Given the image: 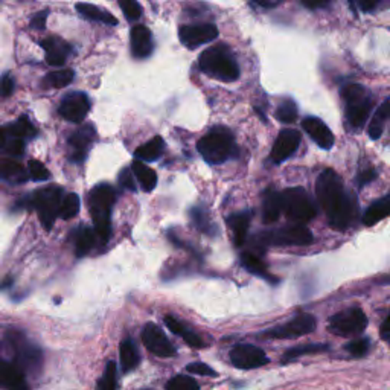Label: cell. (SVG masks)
<instances>
[{
	"label": "cell",
	"instance_id": "6da1fadb",
	"mask_svg": "<svg viewBox=\"0 0 390 390\" xmlns=\"http://www.w3.org/2000/svg\"><path fill=\"white\" fill-rule=\"evenodd\" d=\"M316 194L323 211L327 212L331 227L348 229L356 220V198L345 191L340 176L332 170H325L317 178Z\"/></svg>",
	"mask_w": 390,
	"mask_h": 390
},
{
	"label": "cell",
	"instance_id": "7a4b0ae2",
	"mask_svg": "<svg viewBox=\"0 0 390 390\" xmlns=\"http://www.w3.org/2000/svg\"><path fill=\"white\" fill-rule=\"evenodd\" d=\"M116 201V191L113 186L101 183L92 189L89 195V209L92 214L93 226H95L96 235L104 243L112 236V207Z\"/></svg>",
	"mask_w": 390,
	"mask_h": 390
},
{
	"label": "cell",
	"instance_id": "3957f363",
	"mask_svg": "<svg viewBox=\"0 0 390 390\" xmlns=\"http://www.w3.org/2000/svg\"><path fill=\"white\" fill-rule=\"evenodd\" d=\"M198 66L201 72L221 81H235L240 78V68L226 45H216L206 49L200 55Z\"/></svg>",
	"mask_w": 390,
	"mask_h": 390
},
{
	"label": "cell",
	"instance_id": "277c9868",
	"mask_svg": "<svg viewBox=\"0 0 390 390\" xmlns=\"http://www.w3.org/2000/svg\"><path fill=\"white\" fill-rule=\"evenodd\" d=\"M5 342L10 345L12 351V361L25 373L37 375L41 371L43 352L23 332L17 329H8L5 332Z\"/></svg>",
	"mask_w": 390,
	"mask_h": 390
},
{
	"label": "cell",
	"instance_id": "5b68a950",
	"mask_svg": "<svg viewBox=\"0 0 390 390\" xmlns=\"http://www.w3.org/2000/svg\"><path fill=\"white\" fill-rule=\"evenodd\" d=\"M197 150L209 165L225 163L236 153L232 133L226 128L218 127L201 137L197 143Z\"/></svg>",
	"mask_w": 390,
	"mask_h": 390
},
{
	"label": "cell",
	"instance_id": "8992f818",
	"mask_svg": "<svg viewBox=\"0 0 390 390\" xmlns=\"http://www.w3.org/2000/svg\"><path fill=\"white\" fill-rule=\"evenodd\" d=\"M63 200V187L52 185L48 187H41L37 192H34L31 197L26 200V203L39 212L43 227L50 230L54 226L57 216L60 215Z\"/></svg>",
	"mask_w": 390,
	"mask_h": 390
},
{
	"label": "cell",
	"instance_id": "52a82bcc",
	"mask_svg": "<svg viewBox=\"0 0 390 390\" xmlns=\"http://www.w3.org/2000/svg\"><path fill=\"white\" fill-rule=\"evenodd\" d=\"M342 96L346 103V118H348L351 127L361 128L371 114L373 96L360 84L346 85Z\"/></svg>",
	"mask_w": 390,
	"mask_h": 390
},
{
	"label": "cell",
	"instance_id": "ba28073f",
	"mask_svg": "<svg viewBox=\"0 0 390 390\" xmlns=\"http://www.w3.org/2000/svg\"><path fill=\"white\" fill-rule=\"evenodd\" d=\"M280 195H283V211L294 225H305L316 216V206L303 187H288Z\"/></svg>",
	"mask_w": 390,
	"mask_h": 390
},
{
	"label": "cell",
	"instance_id": "9c48e42d",
	"mask_svg": "<svg viewBox=\"0 0 390 390\" xmlns=\"http://www.w3.org/2000/svg\"><path fill=\"white\" fill-rule=\"evenodd\" d=\"M256 245H309L314 241V236L307 226L303 225H293L285 226L276 230H265V232L258 234L255 236Z\"/></svg>",
	"mask_w": 390,
	"mask_h": 390
},
{
	"label": "cell",
	"instance_id": "30bf717a",
	"mask_svg": "<svg viewBox=\"0 0 390 390\" xmlns=\"http://www.w3.org/2000/svg\"><path fill=\"white\" fill-rule=\"evenodd\" d=\"M367 328V317L360 307H349L329 317L328 331L338 337L361 336Z\"/></svg>",
	"mask_w": 390,
	"mask_h": 390
},
{
	"label": "cell",
	"instance_id": "8fae6325",
	"mask_svg": "<svg viewBox=\"0 0 390 390\" xmlns=\"http://www.w3.org/2000/svg\"><path fill=\"white\" fill-rule=\"evenodd\" d=\"M317 327V320L313 314L309 313H300L294 316L293 319L288 322L274 327L271 329H267L263 332L264 337L269 338H280V340H293V338H299L311 332Z\"/></svg>",
	"mask_w": 390,
	"mask_h": 390
},
{
	"label": "cell",
	"instance_id": "7c38bea8",
	"mask_svg": "<svg viewBox=\"0 0 390 390\" xmlns=\"http://www.w3.org/2000/svg\"><path fill=\"white\" fill-rule=\"evenodd\" d=\"M142 342L145 345V348L157 357L170 358L177 356V349L174 348V345L170 342V338L166 337L163 329L153 322H150L143 327Z\"/></svg>",
	"mask_w": 390,
	"mask_h": 390
},
{
	"label": "cell",
	"instance_id": "4fadbf2b",
	"mask_svg": "<svg viewBox=\"0 0 390 390\" xmlns=\"http://www.w3.org/2000/svg\"><path fill=\"white\" fill-rule=\"evenodd\" d=\"M269 357L267 353L258 348L255 345H236L230 349V363H232L236 369H258L269 363Z\"/></svg>",
	"mask_w": 390,
	"mask_h": 390
},
{
	"label": "cell",
	"instance_id": "5bb4252c",
	"mask_svg": "<svg viewBox=\"0 0 390 390\" xmlns=\"http://www.w3.org/2000/svg\"><path fill=\"white\" fill-rule=\"evenodd\" d=\"M178 37L186 48L195 49L201 45H206V43H211L218 37V28L214 23L185 25L180 28Z\"/></svg>",
	"mask_w": 390,
	"mask_h": 390
},
{
	"label": "cell",
	"instance_id": "9a60e30c",
	"mask_svg": "<svg viewBox=\"0 0 390 390\" xmlns=\"http://www.w3.org/2000/svg\"><path fill=\"white\" fill-rule=\"evenodd\" d=\"M89 110L90 101L88 95L83 92H74L63 98L59 112L64 119L78 124V122H83L85 119V116L89 114Z\"/></svg>",
	"mask_w": 390,
	"mask_h": 390
},
{
	"label": "cell",
	"instance_id": "2e32d148",
	"mask_svg": "<svg viewBox=\"0 0 390 390\" xmlns=\"http://www.w3.org/2000/svg\"><path fill=\"white\" fill-rule=\"evenodd\" d=\"M300 143V133L298 130L287 128L279 133L276 142H274L271 150V161L274 163H283L287 158H290L296 150L299 148Z\"/></svg>",
	"mask_w": 390,
	"mask_h": 390
},
{
	"label": "cell",
	"instance_id": "e0dca14e",
	"mask_svg": "<svg viewBox=\"0 0 390 390\" xmlns=\"http://www.w3.org/2000/svg\"><path fill=\"white\" fill-rule=\"evenodd\" d=\"M96 133L92 125L88 127H79L76 132L69 137V145L72 148L70 151V161L81 163L84 158L88 157V151L92 147L93 141H95Z\"/></svg>",
	"mask_w": 390,
	"mask_h": 390
},
{
	"label": "cell",
	"instance_id": "ac0fdd59",
	"mask_svg": "<svg viewBox=\"0 0 390 390\" xmlns=\"http://www.w3.org/2000/svg\"><path fill=\"white\" fill-rule=\"evenodd\" d=\"M302 128L311 139L323 150H329L334 145V134L323 121L314 116H308L302 121Z\"/></svg>",
	"mask_w": 390,
	"mask_h": 390
},
{
	"label": "cell",
	"instance_id": "d6986e66",
	"mask_svg": "<svg viewBox=\"0 0 390 390\" xmlns=\"http://www.w3.org/2000/svg\"><path fill=\"white\" fill-rule=\"evenodd\" d=\"M0 382L6 390H30L26 382V373L14 361H2Z\"/></svg>",
	"mask_w": 390,
	"mask_h": 390
},
{
	"label": "cell",
	"instance_id": "ffe728a7",
	"mask_svg": "<svg viewBox=\"0 0 390 390\" xmlns=\"http://www.w3.org/2000/svg\"><path fill=\"white\" fill-rule=\"evenodd\" d=\"M41 48L46 52V63L54 68H61L72 52L70 45L59 37L45 39L41 41Z\"/></svg>",
	"mask_w": 390,
	"mask_h": 390
},
{
	"label": "cell",
	"instance_id": "44dd1931",
	"mask_svg": "<svg viewBox=\"0 0 390 390\" xmlns=\"http://www.w3.org/2000/svg\"><path fill=\"white\" fill-rule=\"evenodd\" d=\"M130 40H132V54L136 59H147L153 54V35L147 26L136 25L130 34Z\"/></svg>",
	"mask_w": 390,
	"mask_h": 390
},
{
	"label": "cell",
	"instance_id": "7402d4cb",
	"mask_svg": "<svg viewBox=\"0 0 390 390\" xmlns=\"http://www.w3.org/2000/svg\"><path fill=\"white\" fill-rule=\"evenodd\" d=\"M166 328H168L172 334H176L177 337L183 338V340L191 346V348L195 349H201V348H206V343L203 342V338H201L197 332H194L189 327H186L183 322H180L178 319H176L174 316L171 314H166L165 319H163Z\"/></svg>",
	"mask_w": 390,
	"mask_h": 390
},
{
	"label": "cell",
	"instance_id": "603a6c76",
	"mask_svg": "<svg viewBox=\"0 0 390 390\" xmlns=\"http://www.w3.org/2000/svg\"><path fill=\"white\" fill-rule=\"evenodd\" d=\"M250 220H252V214L249 211L232 214L227 218V225L234 234V243L236 247H241L245 240H247Z\"/></svg>",
	"mask_w": 390,
	"mask_h": 390
},
{
	"label": "cell",
	"instance_id": "cb8c5ba5",
	"mask_svg": "<svg viewBox=\"0 0 390 390\" xmlns=\"http://www.w3.org/2000/svg\"><path fill=\"white\" fill-rule=\"evenodd\" d=\"M283 211V195L276 191H267L264 195V203H263V220L265 225H271L276 223Z\"/></svg>",
	"mask_w": 390,
	"mask_h": 390
},
{
	"label": "cell",
	"instance_id": "d4e9b609",
	"mask_svg": "<svg viewBox=\"0 0 390 390\" xmlns=\"http://www.w3.org/2000/svg\"><path fill=\"white\" fill-rule=\"evenodd\" d=\"M241 264L245 270L249 273L255 274L258 278H263L265 279L267 283L270 284H278V278H274L270 274L269 269H267V265L264 264V261L261 258L255 254H249V252H245V254L241 255Z\"/></svg>",
	"mask_w": 390,
	"mask_h": 390
},
{
	"label": "cell",
	"instance_id": "484cf974",
	"mask_svg": "<svg viewBox=\"0 0 390 390\" xmlns=\"http://www.w3.org/2000/svg\"><path fill=\"white\" fill-rule=\"evenodd\" d=\"M119 358H121V365H122V372L124 373L132 372L136 369L137 366H139L141 356L132 338H125L124 342H121Z\"/></svg>",
	"mask_w": 390,
	"mask_h": 390
},
{
	"label": "cell",
	"instance_id": "4316f807",
	"mask_svg": "<svg viewBox=\"0 0 390 390\" xmlns=\"http://www.w3.org/2000/svg\"><path fill=\"white\" fill-rule=\"evenodd\" d=\"M165 151V141L161 136H156L150 142L143 143L139 148H136L134 156L143 162H154L158 157H162Z\"/></svg>",
	"mask_w": 390,
	"mask_h": 390
},
{
	"label": "cell",
	"instance_id": "83f0119b",
	"mask_svg": "<svg viewBox=\"0 0 390 390\" xmlns=\"http://www.w3.org/2000/svg\"><path fill=\"white\" fill-rule=\"evenodd\" d=\"M387 216H390V195L389 197L377 200L373 205L367 207V211L363 216V223L366 226H373L377 225L378 221L387 218Z\"/></svg>",
	"mask_w": 390,
	"mask_h": 390
},
{
	"label": "cell",
	"instance_id": "f1b7e54d",
	"mask_svg": "<svg viewBox=\"0 0 390 390\" xmlns=\"http://www.w3.org/2000/svg\"><path fill=\"white\" fill-rule=\"evenodd\" d=\"M76 11L81 14L83 17L89 19V20H95V21H101V23L105 25H118V19L112 16L110 12H107L105 10L99 8V6L90 5V3H76Z\"/></svg>",
	"mask_w": 390,
	"mask_h": 390
},
{
	"label": "cell",
	"instance_id": "f546056e",
	"mask_svg": "<svg viewBox=\"0 0 390 390\" xmlns=\"http://www.w3.org/2000/svg\"><path fill=\"white\" fill-rule=\"evenodd\" d=\"M133 174L139 180L142 189L145 192H151L157 185V174L153 168H150L148 165L143 163L142 161H134L132 163Z\"/></svg>",
	"mask_w": 390,
	"mask_h": 390
},
{
	"label": "cell",
	"instance_id": "4dcf8cb0",
	"mask_svg": "<svg viewBox=\"0 0 390 390\" xmlns=\"http://www.w3.org/2000/svg\"><path fill=\"white\" fill-rule=\"evenodd\" d=\"M96 243V232L89 227H81L76 234L75 240V255L83 258L90 254V250L95 247Z\"/></svg>",
	"mask_w": 390,
	"mask_h": 390
},
{
	"label": "cell",
	"instance_id": "1f68e13d",
	"mask_svg": "<svg viewBox=\"0 0 390 390\" xmlns=\"http://www.w3.org/2000/svg\"><path fill=\"white\" fill-rule=\"evenodd\" d=\"M390 118V98H387L384 103L380 105V108L375 112L373 118L369 124V136L372 139H380L384 124Z\"/></svg>",
	"mask_w": 390,
	"mask_h": 390
},
{
	"label": "cell",
	"instance_id": "d6a6232c",
	"mask_svg": "<svg viewBox=\"0 0 390 390\" xmlns=\"http://www.w3.org/2000/svg\"><path fill=\"white\" fill-rule=\"evenodd\" d=\"M0 163H2V177L10 183L20 185L26 182V171L19 162H14L11 158H2Z\"/></svg>",
	"mask_w": 390,
	"mask_h": 390
},
{
	"label": "cell",
	"instance_id": "836d02e7",
	"mask_svg": "<svg viewBox=\"0 0 390 390\" xmlns=\"http://www.w3.org/2000/svg\"><path fill=\"white\" fill-rule=\"evenodd\" d=\"M329 346L328 345H322V343H308V345H300V346H294V348L287 349L284 353L283 361L284 363H288V361L296 360L303 356H314V353H322L325 351H328Z\"/></svg>",
	"mask_w": 390,
	"mask_h": 390
},
{
	"label": "cell",
	"instance_id": "e575fe53",
	"mask_svg": "<svg viewBox=\"0 0 390 390\" xmlns=\"http://www.w3.org/2000/svg\"><path fill=\"white\" fill-rule=\"evenodd\" d=\"M5 132L14 137H19L21 141L31 139V137L37 134V130H35L32 122L26 116H20L16 122H12V124H10L8 127H5Z\"/></svg>",
	"mask_w": 390,
	"mask_h": 390
},
{
	"label": "cell",
	"instance_id": "d590c367",
	"mask_svg": "<svg viewBox=\"0 0 390 390\" xmlns=\"http://www.w3.org/2000/svg\"><path fill=\"white\" fill-rule=\"evenodd\" d=\"M191 220L194 223V226L197 227L200 232H203L206 235L215 236L216 235V227L214 223L209 218L207 212L201 207H192L191 209Z\"/></svg>",
	"mask_w": 390,
	"mask_h": 390
},
{
	"label": "cell",
	"instance_id": "8d00e7d4",
	"mask_svg": "<svg viewBox=\"0 0 390 390\" xmlns=\"http://www.w3.org/2000/svg\"><path fill=\"white\" fill-rule=\"evenodd\" d=\"M74 78H75L74 70L60 69V70L50 72L49 75H46L45 84L49 85V88H52V89H63V88H66V85H69L72 81H74Z\"/></svg>",
	"mask_w": 390,
	"mask_h": 390
},
{
	"label": "cell",
	"instance_id": "74e56055",
	"mask_svg": "<svg viewBox=\"0 0 390 390\" xmlns=\"http://www.w3.org/2000/svg\"><path fill=\"white\" fill-rule=\"evenodd\" d=\"M278 121L283 122V124H293L298 118V107L293 99H284L283 103L279 104L276 108V113H274Z\"/></svg>",
	"mask_w": 390,
	"mask_h": 390
},
{
	"label": "cell",
	"instance_id": "f35d334b",
	"mask_svg": "<svg viewBox=\"0 0 390 390\" xmlns=\"http://www.w3.org/2000/svg\"><path fill=\"white\" fill-rule=\"evenodd\" d=\"M118 389V367L116 363L108 361L103 378L98 381V390H116Z\"/></svg>",
	"mask_w": 390,
	"mask_h": 390
},
{
	"label": "cell",
	"instance_id": "ab89813d",
	"mask_svg": "<svg viewBox=\"0 0 390 390\" xmlns=\"http://www.w3.org/2000/svg\"><path fill=\"white\" fill-rule=\"evenodd\" d=\"M78 212H79V197L76 194L70 192L63 200L60 216L63 220H70L74 218V216H76Z\"/></svg>",
	"mask_w": 390,
	"mask_h": 390
},
{
	"label": "cell",
	"instance_id": "60d3db41",
	"mask_svg": "<svg viewBox=\"0 0 390 390\" xmlns=\"http://www.w3.org/2000/svg\"><path fill=\"white\" fill-rule=\"evenodd\" d=\"M2 150L5 151V153H10L12 156H20L21 153H23V150H25V143L21 139H19V137H14L11 134H8L5 132V128L2 130Z\"/></svg>",
	"mask_w": 390,
	"mask_h": 390
},
{
	"label": "cell",
	"instance_id": "b9f144b4",
	"mask_svg": "<svg viewBox=\"0 0 390 390\" xmlns=\"http://www.w3.org/2000/svg\"><path fill=\"white\" fill-rule=\"evenodd\" d=\"M165 390H200L198 382L186 375H177L166 382Z\"/></svg>",
	"mask_w": 390,
	"mask_h": 390
},
{
	"label": "cell",
	"instance_id": "7bdbcfd3",
	"mask_svg": "<svg viewBox=\"0 0 390 390\" xmlns=\"http://www.w3.org/2000/svg\"><path fill=\"white\" fill-rule=\"evenodd\" d=\"M345 349L348 351L352 357L360 358V357H365L367 352L371 349V340L367 337H360L356 338V340L349 342L348 345L345 346Z\"/></svg>",
	"mask_w": 390,
	"mask_h": 390
},
{
	"label": "cell",
	"instance_id": "ee69618b",
	"mask_svg": "<svg viewBox=\"0 0 390 390\" xmlns=\"http://www.w3.org/2000/svg\"><path fill=\"white\" fill-rule=\"evenodd\" d=\"M28 171H30L32 180H37V182H45V180L50 177V172L48 171L46 166L40 161H35V158H31V161L28 162Z\"/></svg>",
	"mask_w": 390,
	"mask_h": 390
},
{
	"label": "cell",
	"instance_id": "f6af8a7d",
	"mask_svg": "<svg viewBox=\"0 0 390 390\" xmlns=\"http://www.w3.org/2000/svg\"><path fill=\"white\" fill-rule=\"evenodd\" d=\"M122 12L128 20H137L142 16V8L137 0H118Z\"/></svg>",
	"mask_w": 390,
	"mask_h": 390
},
{
	"label": "cell",
	"instance_id": "bcb514c9",
	"mask_svg": "<svg viewBox=\"0 0 390 390\" xmlns=\"http://www.w3.org/2000/svg\"><path fill=\"white\" fill-rule=\"evenodd\" d=\"M186 371L194 375H201V377H216V371H214L211 366L201 361H195V363H189L186 366Z\"/></svg>",
	"mask_w": 390,
	"mask_h": 390
},
{
	"label": "cell",
	"instance_id": "7dc6e473",
	"mask_svg": "<svg viewBox=\"0 0 390 390\" xmlns=\"http://www.w3.org/2000/svg\"><path fill=\"white\" fill-rule=\"evenodd\" d=\"M133 170H130V168H125V170H122L121 172V176H119V183L121 186L124 187V189L127 191H137L136 189V183H134V177H133Z\"/></svg>",
	"mask_w": 390,
	"mask_h": 390
},
{
	"label": "cell",
	"instance_id": "c3c4849f",
	"mask_svg": "<svg viewBox=\"0 0 390 390\" xmlns=\"http://www.w3.org/2000/svg\"><path fill=\"white\" fill-rule=\"evenodd\" d=\"M382 2V0H353L352 5H356L360 11L371 12Z\"/></svg>",
	"mask_w": 390,
	"mask_h": 390
},
{
	"label": "cell",
	"instance_id": "681fc988",
	"mask_svg": "<svg viewBox=\"0 0 390 390\" xmlns=\"http://www.w3.org/2000/svg\"><path fill=\"white\" fill-rule=\"evenodd\" d=\"M48 16H49V11H46V10L39 12V14H35L32 21H31V26H32V28H37V30H45Z\"/></svg>",
	"mask_w": 390,
	"mask_h": 390
},
{
	"label": "cell",
	"instance_id": "f907efd6",
	"mask_svg": "<svg viewBox=\"0 0 390 390\" xmlns=\"http://www.w3.org/2000/svg\"><path fill=\"white\" fill-rule=\"evenodd\" d=\"M14 90V79L10 76V74H5L2 78V95L3 98L10 96Z\"/></svg>",
	"mask_w": 390,
	"mask_h": 390
},
{
	"label": "cell",
	"instance_id": "816d5d0a",
	"mask_svg": "<svg viewBox=\"0 0 390 390\" xmlns=\"http://www.w3.org/2000/svg\"><path fill=\"white\" fill-rule=\"evenodd\" d=\"M375 178H377V172H375L373 170H366L360 174L358 183H360V186H365L367 183H371L372 180H375Z\"/></svg>",
	"mask_w": 390,
	"mask_h": 390
},
{
	"label": "cell",
	"instance_id": "f5cc1de1",
	"mask_svg": "<svg viewBox=\"0 0 390 390\" xmlns=\"http://www.w3.org/2000/svg\"><path fill=\"white\" fill-rule=\"evenodd\" d=\"M380 336L384 342L390 343V314L386 317L384 320H382L381 327H380Z\"/></svg>",
	"mask_w": 390,
	"mask_h": 390
},
{
	"label": "cell",
	"instance_id": "db71d44e",
	"mask_svg": "<svg viewBox=\"0 0 390 390\" xmlns=\"http://www.w3.org/2000/svg\"><path fill=\"white\" fill-rule=\"evenodd\" d=\"M252 2L258 6H261V8L271 10V8H276V6H279L284 2V0H252Z\"/></svg>",
	"mask_w": 390,
	"mask_h": 390
},
{
	"label": "cell",
	"instance_id": "11a10c76",
	"mask_svg": "<svg viewBox=\"0 0 390 390\" xmlns=\"http://www.w3.org/2000/svg\"><path fill=\"white\" fill-rule=\"evenodd\" d=\"M331 2V0H302V3L307 6V8H322V6L325 5H328Z\"/></svg>",
	"mask_w": 390,
	"mask_h": 390
}]
</instances>
